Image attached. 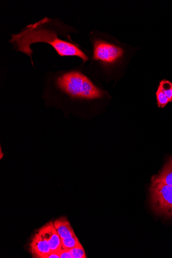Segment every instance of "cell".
Here are the masks:
<instances>
[{
	"instance_id": "cell-8",
	"label": "cell",
	"mask_w": 172,
	"mask_h": 258,
	"mask_svg": "<svg viewBox=\"0 0 172 258\" xmlns=\"http://www.w3.org/2000/svg\"><path fill=\"white\" fill-rule=\"evenodd\" d=\"M153 182L172 186V156L168 159L160 173L154 178Z\"/></svg>"
},
{
	"instance_id": "cell-2",
	"label": "cell",
	"mask_w": 172,
	"mask_h": 258,
	"mask_svg": "<svg viewBox=\"0 0 172 258\" xmlns=\"http://www.w3.org/2000/svg\"><path fill=\"white\" fill-rule=\"evenodd\" d=\"M78 32V30L60 18L45 17L23 28L19 33L11 34L9 42L12 45L13 50L26 54L34 68V50L31 45L38 43L50 44L61 57H78L84 64L91 60L92 51L84 49L72 39L70 34Z\"/></svg>"
},
{
	"instance_id": "cell-14",
	"label": "cell",
	"mask_w": 172,
	"mask_h": 258,
	"mask_svg": "<svg viewBox=\"0 0 172 258\" xmlns=\"http://www.w3.org/2000/svg\"><path fill=\"white\" fill-rule=\"evenodd\" d=\"M46 258H60V251H52Z\"/></svg>"
},
{
	"instance_id": "cell-6",
	"label": "cell",
	"mask_w": 172,
	"mask_h": 258,
	"mask_svg": "<svg viewBox=\"0 0 172 258\" xmlns=\"http://www.w3.org/2000/svg\"><path fill=\"white\" fill-rule=\"evenodd\" d=\"M30 251L35 258H46L52 252L47 241L39 231L30 244Z\"/></svg>"
},
{
	"instance_id": "cell-4",
	"label": "cell",
	"mask_w": 172,
	"mask_h": 258,
	"mask_svg": "<svg viewBox=\"0 0 172 258\" xmlns=\"http://www.w3.org/2000/svg\"><path fill=\"white\" fill-rule=\"evenodd\" d=\"M150 203L154 212L172 218V186L153 182L150 187Z\"/></svg>"
},
{
	"instance_id": "cell-7",
	"label": "cell",
	"mask_w": 172,
	"mask_h": 258,
	"mask_svg": "<svg viewBox=\"0 0 172 258\" xmlns=\"http://www.w3.org/2000/svg\"><path fill=\"white\" fill-rule=\"evenodd\" d=\"M54 225L61 239L76 235L69 221L65 217H61L56 220Z\"/></svg>"
},
{
	"instance_id": "cell-10",
	"label": "cell",
	"mask_w": 172,
	"mask_h": 258,
	"mask_svg": "<svg viewBox=\"0 0 172 258\" xmlns=\"http://www.w3.org/2000/svg\"><path fill=\"white\" fill-rule=\"evenodd\" d=\"M163 91L169 101L172 102V83L166 80H163L159 83V86Z\"/></svg>"
},
{
	"instance_id": "cell-5",
	"label": "cell",
	"mask_w": 172,
	"mask_h": 258,
	"mask_svg": "<svg viewBox=\"0 0 172 258\" xmlns=\"http://www.w3.org/2000/svg\"><path fill=\"white\" fill-rule=\"evenodd\" d=\"M38 231L47 241L52 251H60L62 249L61 238L54 226L51 222L41 227Z\"/></svg>"
},
{
	"instance_id": "cell-13",
	"label": "cell",
	"mask_w": 172,
	"mask_h": 258,
	"mask_svg": "<svg viewBox=\"0 0 172 258\" xmlns=\"http://www.w3.org/2000/svg\"><path fill=\"white\" fill-rule=\"evenodd\" d=\"M60 258H72L70 249H62L60 251Z\"/></svg>"
},
{
	"instance_id": "cell-3",
	"label": "cell",
	"mask_w": 172,
	"mask_h": 258,
	"mask_svg": "<svg viewBox=\"0 0 172 258\" xmlns=\"http://www.w3.org/2000/svg\"><path fill=\"white\" fill-rule=\"evenodd\" d=\"M92 46L90 67L106 79L115 77L126 60L124 44L107 33L93 30L89 34Z\"/></svg>"
},
{
	"instance_id": "cell-11",
	"label": "cell",
	"mask_w": 172,
	"mask_h": 258,
	"mask_svg": "<svg viewBox=\"0 0 172 258\" xmlns=\"http://www.w3.org/2000/svg\"><path fill=\"white\" fill-rule=\"evenodd\" d=\"M156 95L158 107L164 108L169 103V100L159 87L156 92Z\"/></svg>"
},
{
	"instance_id": "cell-12",
	"label": "cell",
	"mask_w": 172,
	"mask_h": 258,
	"mask_svg": "<svg viewBox=\"0 0 172 258\" xmlns=\"http://www.w3.org/2000/svg\"><path fill=\"white\" fill-rule=\"evenodd\" d=\"M72 258H86V255L85 250L82 245L80 244L78 246L70 249Z\"/></svg>"
},
{
	"instance_id": "cell-9",
	"label": "cell",
	"mask_w": 172,
	"mask_h": 258,
	"mask_svg": "<svg viewBox=\"0 0 172 258\" xmlns=\"http://www.w3.org/2000/svg\"><path fill=\"white\" fill-rule=\"evenodd\" d=\"M62 249H70L81 244L76 235L71 237L61 239Z\"/></svg>"
},
{
	"instance_id": "cell-1",
	"label": "cell",
	"mask_w": 172,
	"mask_h": 258,
	"mask_svg": "<svg viewBox=\"0 0 172 258\" xmlns=\"http://www.w3.org/2000/svg\"><path fill=\"white\" fill-rule=\"evenodd\" d=\"M93 69L84 64L69 69L47 73L42 98L46 108L63 111L66 118L70 114L83 115L87 110L99 109L110 100L108 92L91 74Z\"/></svg>"
}]
</instances>
